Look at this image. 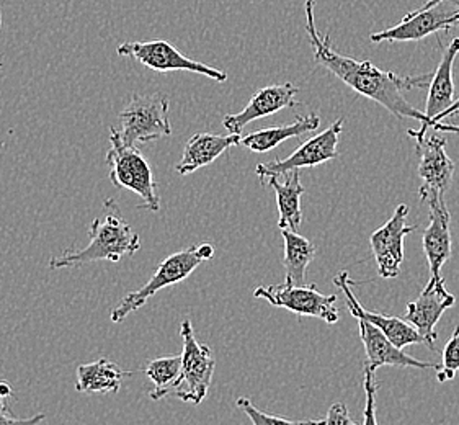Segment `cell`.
<instances>
[{"mask_svg": "<svg viewBox=\"0 0 459 425\" xmlns=\"http://www.w3.org/2000/svg\"><path fill=\"white\" fill-rule=\"evenodd\" d=\"M309 41L314 48L316 63L329 69L332 74L337 75L340 81L347 83L355 92L367 97L373 102L385 107L389 113L399 118H413L422 123L419 130H409L411 138H425L427 133V117L417 110L404 97L407 89H423L432 82L433 73L422 75H399L391 71H383L369 61H357L347 56H342L331 47V37L322 38L316 27H307Z\"/></svg>", "mask_w": 459, "mask_h": 425, "instance_id": "1", "label": "cell"}, {"mask_svg": "<svg viewBox=\"0 0 459 425\" xmlns=\"http://www.w3.org/2000/svg\"><path fill=\"white\" fill-rule=\"evenodd\" d=\"M103 210L105 212L91 224L89 246L51 257V270L82 267L100 260L118 264L123 257H131L141 249L138 232L133 231L129 222L125 220L118 204L113 198H108L103 204Z\"/></svg>", "mask_w": 459, "mask_h": 425, "instance_id": "2", "label": "cell"}, {"mask_svg": "<svg viewBox=\"0 0 459 425\" xmlns=\"http://www.w3.org/2000/svg\"><path fill=\"white\" fill-rule=\"evenodd\" d=\"M214 247L212 244L190 246L186 249L178 250L160 262L156 273L151 277L146 285L136 291H131L121 299L118 305L111 309V323L118 324L125 321L129 315L138 311L147 301L156 295L157 291L166 287H172L194 273L203 262L212 259Z\"/></svg>", "mask_w": 459, "mask_h": 425, "instance_id": "3", "label": "cell"}, {"mask_svg": "<svg viewBox=\"0 0 459 425\" xmlns=\"http://www.w3.org/2000/svg\"><path fill=\"white\" fill-rule=\"evenodd\" d=\"M110 151L107 152V164L110 167L113 186L126 188L143 200L139 210L159 212L160 196L151 164L136 146H128L120 139L118 130L110 128Z\"/></svg>", "mask_w": 459, "mask_h": 425, "instance_id": "4", "label": "cell"}, {"mask_svg": "<svg viewBox=\"0 0 459 425\" xmlns=\"http://www.w3.org/2000/svg\"><path fill=\"white\" fill-rule=\"evenodd\" d=\"M118 118V134L128 146H136L138 143H152L172 134V126L169 121V99L162 93H133Z\"/></svg>", "mask_w": 459, "mask_h": 425, "instance_id": "5", "label": "cell"}, {"mask_svg": "<svg viewBox=\"0 0 459 425\" xmlns=\"http://www.w3.org/2000/svg\"><path fill=\"white\" fill-rule=\"evenodd\" d=\"M180 337L184 341L182 375L172 396L198 406L208 396L216 360L212 349L196 341L190 319H184L180 324Z\"/></svg>", "mask_w": 459, "mask_h": 425, "instance_id": "6", "label": "cell"}, {"mask_svg": "<svg viewBox=\"0 0 459 425\" xmlns=\"http://www.w3.org/2000/svg\"><path fill=\"white\" fill-rule=\"evenodd\" d=\"M117 53L125 57H133L141 65H146L147 69H152L160 74L172 73V71H188V73L206 75L216 82L228 81L226 73L186 57L166 39L126 41L117 48Z\"/></svg>", "mask_w": 459, "mask_h": 425, "instance_id": "7", "label": "cell"}, {"mask_svg": "<svg viewBox=\"0 0 459 425\" xmlns=\"http://www.w3.org/2000/svg\"><path fill=\"white\" fill-rule=\"evenodd\" d=\"M254 296L294 315L319 317L327 324L339 323L337 296L322 295L316 285H291L285 282L280 285L258 287Z\"/></svg>", "mask_w": 459, "mask_h": 425, "instance_id": "8", "label": "cell"}, {"mask_svg": "<svg viewBox=\"0 0 459 425\" xmlns=\"http://www.w3.org/2000/svg\"><path fill=\"white\" fill-rule=\"evenodd\" d=\"M343 130V118H339L327 130L322 131L321 134L307 139L304 144L294 151L291 156L286 159H276L272 162L258 164L255 174L260 178V184L265 186L266 180L272 177H281L288 172L299 170L303 167L321 166L327 160L339 156V136Z\"/></svg>", "mask_w": 459, "mask_h": 425, "instance_id": "9", "label": "cell"}, {"mask_svg": "<svg viewBox=\"0 0 459 425\" xmlns=\"http://www.w3.org/2000/svg\"><path fill=\"white\" fill-rule=\"evenodd\" d=\"M409 206L399 204L389 221L371 234L369 246L375 256L377 273L383 278H395L404 262V239L417 226L407 224Z\"/></svg>", "mask_w": 459, "mask_h": 425, "instance_id": "10", "label": "cell"}, {"mask_svg": "<svg viewBox=\"0 0 459 425\" xmlns=\"http://www.w3.org/2000/svg\"><path fill=\"white\" fill-rule=\"evenodd\" d=\"M456 303V298L446 290L443 278H430L422 293L405 308L404 319L412 324L420 333L429 349L435 351L438 343V334L435 331L443 313Z\"/></svg>", "mask_w": 459, "mask_h": 425, "instance_id": "11", "label": "cell"}, {"mask_svg": "<svg viewBox=\"0 0 459 425\" xmlns=\"http://www.w3.org/2000/svg\"><path fill=\"white\" fill-rule=\"evenodd\" d=\"M459 23V9L451 10L443 4L427 10H413L407 13L401 23L373 33L369 39L373 43L383 41H420L423 38L435 35L438 31H450Z\"/></svg>", "mask_w": 459, "mask_h": 425, "instance_id": "12", "label": "cell"}, {"mask_svg": "<svg viewBox=\"0 0 459 425\" xmlns=\"http://www.w3.org/2000/svg\"><path fill=\"white\" fill-rule=\"evenodd\" d=\"M420 202L429 206L430 222L423 231V252L430 267V278H440L441 267L451 257V214L445 195L419 192Z\"/></svg>", "mask_w": 459, "mask_h": 425, "instance_id": "13", "label": "cell"}, {"mask_svg": "<svg viewBox=\"0 0 459 425\" xmlns=\"http://www.w3.org/2000/svg\"><path fill=\"white\" fill-rule=\"evenodd\" d=\"M333 283L343 291L345 301L349 306L350 313L355 319H365L369 324H373L381 333L386 335L391 343H394L399 349H405L409 345H417V343H425L420 333L413 327L412 324L407 323L401 317H391V316L377 313V311H368L363 306L359 305L357 296L353 295V285L355 282L350 280L349 272H340L337 277L333 278Z\"/></svg>", "mask_w": 459, "mask_h": 425, "instance_id": "14", "label": "cell"}, {"mask_svg": "<svg viewBox=\"0 0 459 425\" xmlns=\"http://www.w3.org/2000/svg\"><path fill=\"white\" fill-rule=\"evenodd\" d=\"M298 92H299L298 87H294L291 82L264 87L250 99V102L244 110L236 115H226L222 120V126L230 131V134H240L248 123L298 105L296 102Z\"/></svg>", "mask_w": 459, "mask_h": 425, "instance_id": "15", "label": "cell"}, {"mask_svg": "<svg viewBox=\"0 0 459 425\" xmlns=\"http://www.w3.org/2000/svg\"><path fill=\"white\" fill-rule=\"evenodd\" d=\"M415 152L419 156V177L422 178V186L419 192H435L446 195L455 177V162L445 151L446 139L422 138L415 141Z\"/></svg>", "mask_w": 459, "mask_h": 425, "instance_id": "16", "label": "cell"}, {"mask_svg": "<svg viewBox=\"0 0 459 425\" xmlns=\"http://www.w3.org/2000/svg\"><path fill=\"white\" fill-rule=\"evenodd\" d=\"M359 339L365 345L367 351V361L365 370L377 373L381 367H397V369H438L437 363L432 361H422L405 355L403 349L395 347L394 343L387 339L385 334L381 333L373 324L368 323L365 319H359Z\"/></svg>", "mask_w": 459, "mask_h": 425, "instance_id": "17", "label": "cell"}, {"mask_svg": "<svg viewBox=\"0 0 459 425\" xmlns=\"http://www.w3.org/2000/svg\"><path fill=\"white\" fill-rule=\"evenodd\" d=\"M240 134H212V133H196L186 141L184 156L175 166L177 174L188 176L200 170L202 167L210 166L221 158L226 151L234 146H240Z\"/></svg>", "mask_w": 459, "mask_h": 425, "instance_id": "18", "label": "cell"}, {"mask_svg": "<svg viewBox=\"0 0 459 425\" xmlns=\"http://www.w3.org/2000/svg\"><path fill=\"white\" fill-rule=\"evenodd\" d=\"M441 47V45H440ZM459 53V38L451 39L446 48L441 47L440 65L433 73L432 82L429 85V97L425 103L427 130L432 128V120L441 111L446 110L455 102V81H453V65Z\"/></svg>", "mask_w": 459, "mask_h": 425, "instance_id": "19", "label": "cell"}, {"mask_svg": "<svg viewBox=\"0 0 459 425\" xmlns=\"http://www.w3.org/2000/svg\"><path fill=\"white\" fill-rule=\"evenodd\" d=\"M265 186H270L276 194V204L280 220V230H290L298 232L303 222V208H301V196L304 186L301 184V176L298 170L288 172L285 176L272 177L266 180Z\"/></svg>", "mask_w": 459, "mask_h": 425, "instance_id": "20", "label": "cell"}, {"mask_svg": "<svg viewBox=\"0 0 459 425\" xmlns=\"http://www.w3.org/2000/svg\"><path fill=\"white\" fill-rule=\"evenodd\" d=\"M134 375V371L121 370L115 361L108 359H99L92 363H83L77 367V381L75 389L79 393H118L123 379Z\"/></svg>", "mask_w": 459, "mask_h": 425, "instance_id": "21", "label": "cell"}, {"mask_svg": "<svg viewBox=\"0 0 459 425\" xmlns=\"http://www.w3.org/2000/svg\"><path fill=\"white\" fill-rule=\"evenodd\" d=\"M321 125V118L317 113H309L306 117H298L296 121L283 126H273L266 130H258L250 133L240 139V146L250 149L254 152H268L281 144L286 139L299 138L311 131H316Z\"/></svg>", "mask_w": 459, "mask_h": 425, "instance_id": "22", "label": "cell"}, {"mask_svg": "<svg viewBox=\"0 0 459 425\" xmlns=\"http://www.w3.org/2000/svg\"><path fill=\"white\" fill-rule=\"evenodd\" d=\"M281 234L285 240V259H283L285 282L291 285H304L306 272L317 254V247L311 240L299 236L298 232L281 230Z\"/></svg>", "mask_w": 459, "mask_h": 425, "instance_id": "23", "label": "cell"}, {"mask_svg": "<svg viewBox=\"0 0 459 425\" xmlns=\"http://www.w3.org/2000/svg\"><path fill=\"white\" fill-rule=\"evenodd\" d=\"M143 371L154 385V388L149 391V398L160 401L167 396H172L182 375V355L154 359L147 363Z\"/></svg>", "mask_w": 459, "mask_h": 425, "instance_id": "24", "label": "cell"}, {"mask_svg": "<svg viewBox=\"0 0 459 425\" xmlns=\"http://www.w3.org/2000/svg\"><path fill=\"white\" fill-rule=\"evenodd\" d=\"M236 406L246 412V416L250 419V422L254 425H322V422H324V421H291V419H286V417L266 414L264 411H260L257 406H254V403L247 398L238 399Z\"/></svg>", "mask_w": 459, "mask_h": 425, "instance_id": "25", "label": "cell"}, {"mask_svg": "<svg viewBox=\"0 0 459 425\" xmlns=\"http://www.w3.org/2000/svg\"><path fill=\"white\" fill-rule=\"evenodd\" d=\"M459 371V325L451 334L448 343L441 351V363L437 369V381L446 383Z\"/></svg>", "mask_w": 459, "mask_h": 425, "instance_id": "26", "label": "cell"}, {"mask_svg": "<svg viewBox=\"0 0 459 425\" xmlns=\"http://www.w3.org/2000/svg\"><path fill=\"white\" fill-rule=\"evenodd\" d=\"M365 396H367V403H365V412H363V425H377V385L375 379V373L369 370H365Z\"/></svg>", "mask_w": 459, "mask_h": 425, "instance_id": "27", "label": "cell"}, {"mask_svg": "<svg viewBox=\"0 0 459 425\" xmlns=\"http://www.w3.org/2000/svg\"><path fill=\"white\" fill-rule=\"evenodd\" d=\"M45 414H37V416L28 417V419H20L12 414L7 399H0V425H39L45 421Z\"/></svg>", "mask_w": 459, "mask_h": 425, "instance_id": "28", "label": "cell"}, {"mask_svg": "<svg viewBox=\"0 0 459 425\" xmlns=\"http://www.w3.org/2000/svg\"><path fill=\"white\" fill-rule=\"evenodd\" d=\"M322 425H359L353 422V419L350 416L349 407L342 403L332 404L327 417L324 419Z\"/></svg>", "mask_w": 459, "mask_h": 425, "instance_id": "29", "label": "cell"}, {"mask_svg": "<svg viewBox=\"0 0 459 425\" xmlns=\"http://www.w3.org/2000/svg\"><path fill=\"white\" fill-rule=\"evenodd\" d=\"M459 113V97L455 100V102L451 103L450 107L446 108L445 111H441L438 117H435L432 120V128L433 125H437V123H441L443 120H446V118H450L453 115H456Z\"/></svg>", "mask_w": 459, "mask_h": 425, "instance_id": "30", "label": "cell"}, {"mask_svg": "<svg viewBox=\"0 0 459 425\" xmlns=\"http://www.w3.org/2000/svg\"><path fill=\"white\" fill-rule=\"evenodd\" d=\"M433 130L446 131V133H456V134H459L458 125H443V123H437V125H433Z\"/></svg>", "mask_w": 459, "mask_h": 425, "instance_id": "31", "label": "cell"}, {"mask_svg": "<svg viewBox=\"0 0 459 425\" xmlns=\"http://www.w3.org/2000/svg\"><path fill=\"white\" fill-rule=\"evenodd\" d=\"M12 388H10L7 383H0V399H9L12 398Z\"/></svg>", "mask_w": 459, "mask_h": 425, "instance_id": "32", "label": "cell"}, {"mask_svg": "<svg viewBox=\"0 0 459 425\" xmlns=\"http://www.w3.org/2000/svg\"><path fill=\"white\" fill-rule=\"evenodd\" d=\"M443 2H448V0H425V2H423L422 7L417 10L430 9V7H435V5H438V4H443Z\"/></svg>", "mask_w": 459, "mask_h": 425, "instance_id": "33", "label": "cell"}, {"mask_svg": "<svg viewBox=\"0 0 459 425\" xmlns=\"http://www.w3.org/2000/svg\"><path fill=\"white\" fill-rule=\"evenodd\" d=\"M314 5H316V0H306L304 9H314Z\"/></svg>", "mask_w": 459, "mask_h": 425, "instance_id": "34", "label": "cell"}, {"mask_svg": "<svg viewBox=\"0 0 459 425\" xmlns=\"http://www.w3.org/2000/svg\"><path fill=\"white\" fill-rule=\"evenodd\" d=\"M0 27H2V9H0ZM0 67H2V63H0Z\"/></svg>", "mask_w": 459, "mask_h": 425, "instance_id": "35", "label": "cell"}]
</instances>
